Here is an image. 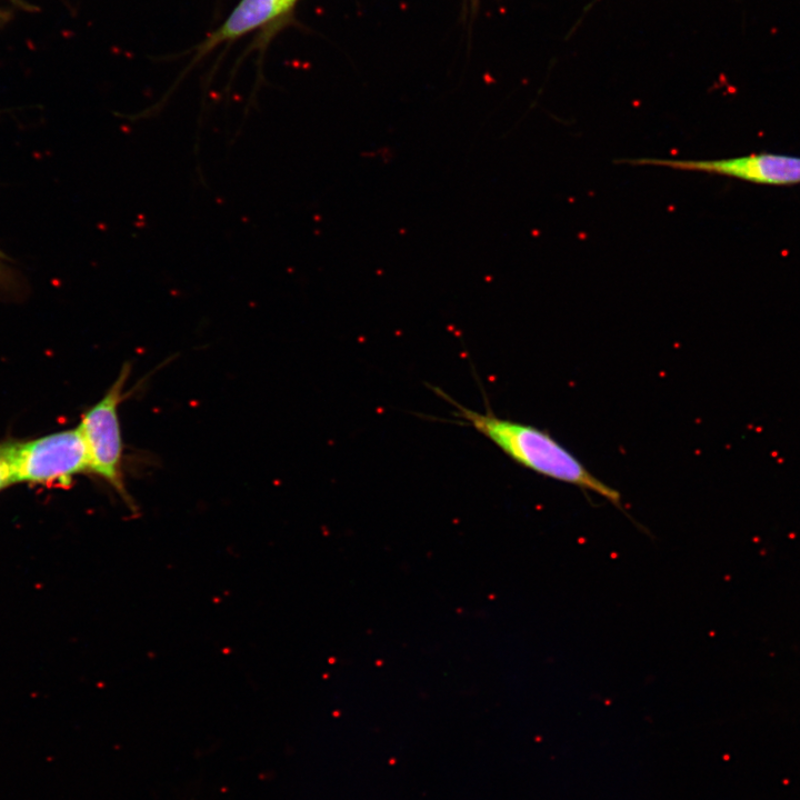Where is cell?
<instances>
[{
    "label": "cell",
    "instance_id": "1",
    "mask_svg": "<svg viewBox=\"0 0 800 800\" xmlns=\"http://www.w3.org/2000/svg\"><path fill=\"white\" fill-rule=\"evenodd\" d=\"M442 397L456 407L458 418L488 438L518 464L547 478L592 491L622 509L620 492L591 473L549 432L528 423L502 419L490 408L486 412H478L459 404L444 393Z\"/></svg>",
    "mask_w": 800,
    "mask_h": 800
},
{
    "label": "cell",
    "instance_id": "2",
    "mask_svg": "<svg viewBox=\"0 0 800 800\" xmlns=\"http://www.w3.org/2000/svg\"><path fill=\"white\" fill-rule=\"evenodd\" d=\"M130 373L124 364L104 396L82 417L78 426L84 441L90 472L107 481L128 500L122 469L123 443L119 420V406L124 398L123 388Z\"/></svg>",
    "mask_w": 800,
    "mask_h": 800
},
{
    "label": "cell",
    "instance_id": "3",
    "mask_svg": "<svg viewBox=\"0 0 800 800\" xmlns=\"http://www.w3.org/2000/svg\"><path fill=\"white\" fill-rule=\"evenodd\" d=\"M16 482L69 483L90 472L89 458L79 428L51 433L24 442H12Z\"/></svg>",
    "mask_w": 800,
    "mask_h": 800
},
{
    "label": "cell",
    "instance_id": "4",
    "mask_svg": "<svg viewBox=\"0 0 800 800\" xmlns=\"http://www.w3.org/2000/svg\"><path fill=\"white\" fill-rule=\"evenodd\" d=\"M630 163L716 173L764 184L800 183V158L790 156L761 153L718 160L636 159Z\"/></svg>",
    "mask_w": 800,
    "mask_h": 800
},
{
    "label": "cell",
    "instance_id": "5",
    "mask_svg": "<svg viewBox=\"0 0 800 800\" xmlns=\"http://www.w3.org/2000/svg\"><path fill=\"white\" fill-rule=\"evenodd\" d=\"M298 0H240L224 22L200 47L207 53L220 43L232 41L286 16Z\"/></svg>",
    "mask_w": 800,
    "mask_h": 800
},
{
    "label": "cell",
    "instance_id": "6",
    "mask_svg": "<svg viewBox=\"0 0 800 800\" xmlns=\"http://www.w3.org/2000/svg\"><path fill=\"white\" fill-rule=\"evenodd\" d=\"M11 449L12 442L0 443V491L16 483Z\"/></svg>",
    "mask_w": 800,
    "mask_h": 800
},
{
    "label": "cell",
    "instance_id": "7",
    "mask_svg": "<svg viewBox=\"0 0 800 800\" xmlns=\"http://www.w3.org/2000/svg\"><path fill=\"white\" fill-rule=\"evenodd\" d=\"M1 258H2V256H1V252H0V260H1Z\"/></svg>",
    "mask_w": 800,
    "mask_h": 800
},
{
    "label": "cell",
    "instance_id": "8",
    "mask_svg": "<svg viewBox=\"0 0 800 800\" xmlns=\"http://www.w3.org/2000/svg\"><path fill=\"white\" fill-rule=\"evenodd\" d=\"M11 1H16V0H11Z\"/></svg>",
    "mask_w": 800,
    "mask_h": 800
}]
</instances>
